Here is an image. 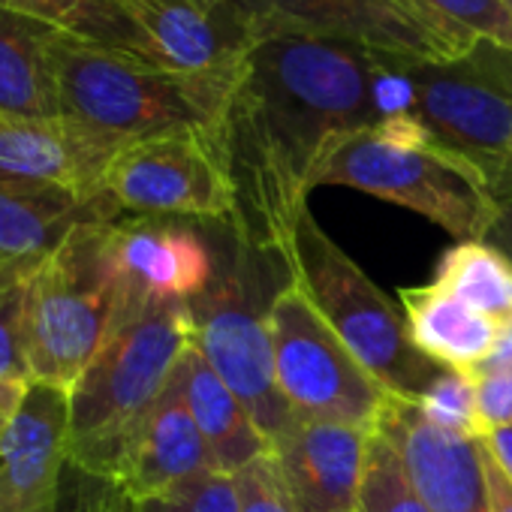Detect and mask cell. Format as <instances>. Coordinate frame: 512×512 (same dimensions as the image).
<instances>
[{
    "mask_svg": "<svg viewBox=\"0 0 512 512\" xmlns=\"http://www.w3.org/2000/svg\"><path fill=\"white\" fill-rule=\"evenodd\" d=\"M269 332L278 389L296 416L362 431L380 428L392 392L353 356L293 281L272 302Z\"/></svg>",
    "mask_w": 512,
    "mask_h": 512,
    "instance_id": "cell-9",
    "label": "cell"
},
{
    "mask_svg": "<svg viewBox=\"0 0 512 512\" xmlns=\"http://www.w3.org/2000/svg\"><path fill=\"white\" fill-rule=\"evenodd\" d=\"M401 314L416 350L440 368L470 374L494 350L500 323L437 284L404 287Z\"/></svg>",
    "mask_w": 512,
    "mask_h": 512,
    "instance_id": "cell-21",
    "label": "cell"
},
{
    "mask_svg": "<svg viewBox=\"0 0 512 512\" xmlns=\"http://www.w3.org/2000/svg\"><path fill=\"white\" fill-rule=\"evenodd\" d=\"M214 253L217 266L211 284L187 302L190 344L272 443V437L296 419L278 389L269 332L272 302L290 281L272 284L269 263L278 256L253 247L232 226H226V244H214Z\"/></svg>",
    "mask_w": 512,
    "mask_h": 512,
    "instance_id": "cell-4",
    "label": "cell"
},
{
    "mask_svg": "<svg viewBox=\"0 0 512 512\" xmlns=\"http://www.w3.org/2000/svg\"><path fill=\"white\" fill-rule=\"evenodd\" d=\"M142 512H241L238 482L226 473H208L163 497L142 500Z\"/></svg>",
    "mask_w": 512,
    "mask_h": 512,
    "instance_id": "cell-29",
    "label": "cell"
},
{
    "mask_svg": "<svg viewBox=\"0 0 512 512\" xmlns=\"http://www.w3.org/2000/svg\"><path fill=\"white\" fill-rule=\"evenodd\" d=\"M178 380H181L190 416L205 437V446L211 452L217 473L238 476L253 461L269 455L266 434L256 428L247 407L214 374V368L202 359V353L193 344L184 350L178 362Z\"/></svg>",
    "mask_w": 512,
    "mask_h": 512,
    "instance_id": "cell-20",
    "label": "cell"
},
{
    "mask_svg": "<svg viewBox=\"0 0 512 512\" xmlns=\"http://www.w3.org/2000/svg\"><path fill=\"white\" fill-rule=\"evenodd\" d=\"M509 169H512V139H509Z\"/></svg>",
    "mask_w": 512,
    "mask_h": 512,
    "instance_id": "cell-38",
    "label": "cell"
},
{
    "mask_svg": "<svg viewBox=\"0 0 512 512\" xmlns=\"http://www.w3.org/2000/svg\"><path fill=\"white\" fill-rule=\"evenodd\" d=\"M362 512H431L410 482L398 449L377 431L371 437L365 482H362Z\"/></svg>",
    "mask_w": 512,
    "mask_h": 512,
    "instance_id": "cell-26",
    "label": "cell"
},
{
    "mask_svg": "<svg viewBox=\"0 0 512 512\" xmlns=\"http://www.w3.org/2000/svg\"><path fill=\"white\" fill-rule=\"evenodd\" d=\"M494 250H500L512 263V178L500 187H494V220L482 238Z\"/></svg>",
    "mask_w": 512,
    "mask_h": 512,
    "instance_id": "cell-33",
    "label": "cell"
},
{
    "mask_svg": "<svg viewBox=\"0 0 512 512\" xmlns=\"http://www.w3.org/2000/svg\"><path fill=\"white\" fill-rule=\"evenodd\" d=\"M356 512H362V509H356Z\"/></svg>",
    "mask_w": 512,
    "mask_h": 512,
    "instance_id": "cell-39",
    "label": "cell"
},
{
    "mask_svg": "<svg viewBox=\"0 0 512 512\" xmlns=\"http://www.w3.org/2000/svg\"><path fill=\"white\" fill-rule=\"evenodd\" d=\"M118 148L70 118L0 112V181L55 184L88 199H109L103 175Z\"/></svg>",
    "mask_w": 512,
    "mask_h": 512,
    "instance_id": "cell-16",
    "label": "cell"
},
{
    "mask_svg": "<svg viewBox=\"0 0 512 512\" xmlns=\"http://www.w3.org/2000/svg\"><path fill=\"white\" fill-rule=\"evenodd\" d=\"M485 476H488V491H491V512H512V482L503 476V470L491 461L488 452H485Z\"/></svg>",
    "mask_w": 512,
    "mask_h": 512,
    "instance_id": "cell-36",
    "label": "cell"
},
{
    "mask_svg": "<svg viewBox=\"0 0 512 512\" xmlns=\"http://www.w3.org/2000/svg\"><path fill=\"white\" fill-rule=\"evenodd\" d=\"M407 118L437 148L467 160L494 187L512 178V49L476 37L461 55L407 58Z\"/></svg>",
    "mask_w": 512,
    "mask_h": 512,
    "instance_id": "cell-8",
    "label": "cell"
},
{
    "mask_svg": "<svg viewBox=\"0 0 512 512\" xmlns=\"http://www.w3.org/2000/svg\"><path fill=\"white\" fill-rule=\"evenodd\" d=\"M64 31L37 16L0 7V112L61 118L55 40Z\"/></svg>",
    "mask_w": 512,
    "mask_h": 512,
    "instance_id": "cell-22",
    "label": "cell"
},
{
    "mask_svg": "<svg viewBox=\"0 0 512 512\" xmlns=\"http://www.w3.org/2000/svg\"><path fill=\"white\" fill-rule=\"evenodd\" d=\"M377 67V49L341 37H256L211 130L235 196L232 229L244 241L281 260L326 154L380 124Z\"/></svg>",
    "mask_w": 512,
    "mask_h": 512,
    "instance_id": "cell-1",
    "label": "cell"
},
{
    "mask_svg": "<svg viewBox=\"0 0 512 512\" xmlns=\"http://www.w3.org/2000/svg\"><path fill=\"white\" fill-rule=\"evenodd\" d=\"M338 184L404 205L461 241H482L494 220V190L467 160L437 148L410 118L365 127L338 142L317 187Z\"/></svg>",
    "mask_w": 512,
    "mask_h": 512,
    "instance_id": "cell-5",
    "label": "cell"
},
{
    "mask_svg": "<svg viewBox=\"0 0 512 512\" xmlns=\"http://www.w3.org/2000/svg\"><path fill=\"white\" fill-rule=\"evenodd\" d=\"M106 196L130 217L235 223V196L211 130L184 127L124 142L103 175Z\"/></svg>",
    "mask_w": 512,
    "mask_h": 512,
    "instance_id": "cell-10",
    "label": "cell"
},
{
    "mask_svg": "<svg viewBox=\"0 0 512 512\" xmlns=\"http://www.w3.org/2000/svg\"><path fill=\"white\" fill-rule=\"evenodd\" d=\"M28 386H31V383H0V440H4V434H7V428H10V422H13V416L19 413Z\"/></svg>",
    "mask_w": 512,
    "mask_h": 512,
    "instance_id": "cell-37",
    "label": "cell"
},
{
    "mask_svg": "<svg viewBox=\"0 0 512 512\" xmlns=\"http://www.w3.org/2000/svg\"><path fill=\"white\" fill-rule=\"evenodd\" d=\"M341 422L296 416L269 443V458L296 512H356L371 437Z\"/></svg>",
    "mask_w": 512,
    "mask_h": 512,
    "instance_id": "cell-14",
    "label": "cell"
},
{
    "mask_svg": "<svg viewBox=\"0 0 512 512\" xmlns=\"http://www.w3.org/2000/svg\"><path fill=\"white\" fill-rule=\"evenodd\" d=\"M124 302L115 220L73 229L28 281V359L34 383L73 389L112 335Z\"/></svg>",
    "mask_w": 512,
    "mask_h": 512,
    "instance_id": "cell-6",
    "label": "cell"
},
{
    "mask_svg": "<svg viewBox=\"0 0 512 512\" xmlns=\"http://www.w3.org/2000/svg\"><path fill=\"white\" fill-rule=\"evenodd\" d=\"M0 7L52 22L79 40L145 58L142 40L121 0H0Z\"/></svg>",
    "mask_w": 512,
    "mask_h": 512,
    "instance_id": "cell-24",
    "label": "cell"
},
{
    "mask_svg": "<svg viewBox=\"0 0 512 512\" xmlns=\"http://www.w3.org/2000/svg\"><path fill=\"white\" fill-rule=\"evenodd\" d=\"M70 392L31 383L0 440V512H70Z\"/></svg>",
    "mask_w": 512,
    "mask_h": 512,
    "instance_id": "cell-13",
    "label": "cell"
},
{
    "mask_svg": "<svg viewBox=\"0 0 512 512\" xmlns=\"http://www.w3.org/2000/svg\"><path fill=\"white\" fill-rule=\"evenodd\" d=\"M37 263H0V383H34L28 359V281Z\"/></svg>",
    "mask_w": 512,
    "mask_h": 512,
    "instance_id": "cell-25",
    "label": "cell"
},
{
    "mask_svg": "<svg viewBox=\"0 0 512 512\" xmlns=\"http://www.w3.org/2000/svg\"><path fill=\"white\" fill-rule=\"evenodd\" d=\"M208 473L217 470L205 437L190 416L175 368L169 386L139 422L115 482L124 485L142 503L151 497H163Z\"/></svg>",
    "mask_w": 512,
    "mask_h": 512,
    "instance_id": "cell-18",
    "label": "cell"
},
{
    "mask_svg": "<svg viewBox=\"0 0 512 512\" xmlns=\"http://www.w3.org/2000/svg\"><path fill=\"white\" fill-rule=\"evenodd\" d=\"M503 368H512V317L497 326V341H494L491 356L476 371H470V377H479L488 371H503Z\"/></svg>",
    "mask_w": 512,
    "mask_h": 512,
    "instance_id": "cell-35",
    "label": "cell"
},
{
    "mask_svg": "<svg viewBox=\"0 0 512 512\" xmlns=\"http://www.w3.org/2000/svg\"><path fill=\"white\" fill-rule=\"evenodd\" d=\"M377 431L398 449L431 512H491L482 440L434 425L413 401L395 395Z\"/></svg>",
    "mask_w": 512,
    "mask_h": 512,
    "instance_id": "cell-15",
    "label": "cell"
},
{
    "mask_svg": "<svg viewBox=\"0 0 512 512\" xmlns=\"http://www.w3.org/2000/svg\"><path fill=\"white\" fill-rule=\"evenodd\" d=\"M473 383H476V413L485 437L488 431L512 422V368L479 374L473 377Z\"/></svg>",
    "mask_w": 512,
    "mask_h": 512,
    "instance_id": "cell-31",
    "label": "cell"
},
{
    "mask_svg": "<svg viewBox=\"0 0 512 512\" xmlns=\"http://www.w3.org/2000/svg\"><path fill=\"white\" fill-rule=\"evenodd\" d=\"M413 404L434 425L482 440V425H479V413H476V383L470 374L443 368L437 374V380Z\"/></svg>",
    "mask_w": 512,
    "mask_h": 512,
    "instance_id": "cell-27",
    "label": "cell"
},
{
    "mask_svg": "<svg viewBox=\"0 0 512 512\" xmlns=\"http://www.w3.org/2000/svg\"><path fill=\"white\" fill-rule=\"evenodd\" d=\"M281 263L353 356L395 398L419 401L443 368L416 350L404 314L341 250V244L332 241L311 208L296 220L281 250Z\"/></svg>",
    "mask_w": 512,
    "mask_h": 512,
    "instance_id": "cell-7",
    "label": "cell"
},
{
    "mask_svg": "<svg viewBox=\"0 0 512 512\" xmlns=\"http://www.w3.org/2000/svg\"><path fill=\"white\" fill-rule=\"evenodd\" d=\"M235 76L190 79L73 34L55 40L61 118L118 145L184 127L214 130Z\"/></svg>",
    "mask_w": 512,
    "mask_h": 512,
    "instance_id": "cell-3",
    "label": "cell"
},
{
    "mask_svg": "<svg viewBox=\"0 0 512 512\" xmlns=\"http://www.w3.org/2000/svg\"><path fill=\"white\" fill-rule=\"evenodd\" d=\"M205 223L166 217H118L115 263L127 293L142 299L190 302L199 296L217 266Z\"/></svg>",
    "mask_w": 512,
    "mask_h": 512,
    "instance_id": "cell-17",
    "label": "cell"
},
{
    "mask_svg": "<svg viewBox=\"0 0 512 512\" xmlns=\"http://www.w3.org/2000/svg\"><path fill=\"white\" fill-rule=\"evenodd\" d=\"M482 446L485 452L491 455V461L503 470V476L512 482V422L509 425H500L494 431H488L482 437Z\"/></svg>",
    "mask_w": 512,
    "mask_h": 512,
    "instance_id": "cell-34",
    "label": "cell"
},
{
    "mask_svg": "<svg viewBox=\"0 0 512 512\" xmlns=\"http://www.w3.org/2000/svg\"><path fill=\"white\" fill-rule=\"evenodd\" d=\"M124 217L112 199H88L55 184L0 181V263H40L73 229Z\"/></svg>",
    "mask_w": 512,
    "mask_h": 512,
    "instance_id": "cell-19",
    "label": "cell"
},
{
    "mask_svg": "<svg viewBox=\"0 0 512 512\" xmlns=\"http://www.w3.org/2000/svg\"><path fill=\"white\" fill-rule=\"evenodd\" d=\"M232 4L250 22L256 37L269 31H308L422 61L455 58L476 40L410 0H232Z\"/></svg>",
    "mask_w": 512,
    "mask_h": 512,
    "instance_id": "cell-11",
    "label": "cell"
},
{
    "mask_svg": "<svg viewBox=\"0 0 512 512\" xmlns=\"http://www.w3.org/2000/svg\"><path fill=\"white\" fill-rule=\"evenodd\" d=\"M190 347L187 302L124 290L121 317L70 389V467L115 479L124 452Z\"/></svg>",
    "mask_w": 512,
    "mask_h": 512,
    "instance_id": "cell-2",
    "label": "cell"
},
{
    "mask_svg": "<svg viewBox=\"0 0 512 512\" xmlns=\"http://www.w3.org/2000/svg\"><path fill=\"white\" fill-rule=\"evenodd\" d=\"M235 482H238L241 512H296L269 455L241 470Z\"/></svg>",
    "mask_w": 512,
    "mask_h": 512,
    "instance_id": "cell-30",
    "label": "cell"
},
{
    "mask_svg": "<svg viewBox=\"0 0 512 512\" xmlns=\"http://www.w3.org/2000/svg\"><path fill=\"white\" fill-rule=\"evenodd\" d=\"M79 479L82 485L76 488L70 512H142V503L115 479L88 476V473H79Z\"/></svg>",
    "mask_w": 512,
    "mask_h": 512,
    "instance_id": "cell-32",
    "label": "cell"
},
{
    "mask_svg": "<svg viewBox=\"0 0 512 512\" xmlns=\"http://www.w3.org/2000/svg\"><path fill=\"white\" fill-rule=\"evenodd\" d=\"M145 61L190 79H232L256 31L232 0H121Z\"/></svg>",
    "mask_w": 512,
    "mask_h": 512,
    "instance_id": "cell-12",
    "label": "cell"
},
{
    "mask_svg": "<svg viewBox=\"0 0 512 512\" xmlns=\"http://www.w3.org/2000/svg\"><path fill=\"white\" fill-rule=\"evenodd\" d=\"M431 284L455 293L497 323L512 317V263L485 241L452 244L440 256Z\"/></svg>",
    "mask_w": 512,
    "mask_h": 512,
    "instance_id": "cell-23",
    "label": "cell"
},
{
    "mask_svg": "<svg viewBox=\"0 0 512 512\" xmlns=\"http://www.w3.org/2000/svg\"><path fill=\"white\" fill-rule=\"evenodd\" d=\"M434 19L461 28L470 37H485L512 49V4L509 0H410Z\"/></svg>",
    "mask_w": 512,
    "mask_h": 512,
    "instance_id": "cell-28",
    "label": "cell"
}]
</instances>
